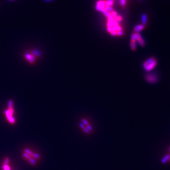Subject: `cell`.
I'll list each match as a JSON object with an SVG mask.
<instances>
[{
  "label": "cell",
  "mask_w": 170,
  "mask_h": 170,
  "mask_svg": "<svg viewBox=\"0 0 170 170\" xmlns=\"http://www.w3.org/2000/svg\"><path fill=\"white\" fill-rule=\"evenodd\" d=\"M144 26H143V25H139V26H137V27H136L135 29V30L136 31V32H138V31H140V30L143 29H144Z\"/></svg>",
  "instance_id": "8992f818"
},
{
  "label": "cell",
  "mask_w": 170,
  "mask_h": 170,
  "mask_svg": "<svg viewBox=\"0 0 170 170\" xmlns=\"http://www.w3.org/2000/svg\"><path fill=\"white\" fill-rule=\"evenodd\" d=\"M15 111L13 107L12 103L10 102L9 104L8 109L5 111V114L7 120L11 124H15L16 119L13 115L14 114Z\"/></svg>",
  "instance_id": "6da1fadb"
},
{
  "label": "cell",
  "mask_w": 170,
  "mask_h": 170,
  "mask_svg": "<svg viewBox=\"0 0 170 170\" xmlns=\"http://www.w3.org/2000/svg\"><path fill=\"white\" fill-rule=\"evenodd\" d=\"M2 170H12V167L10 164V161L9 158L5 159L1 165Z\"/></svg>",
  "instance_id": "3957f363"
},
{
  "label": "cell",
  "mask_w": 170,
  "mask_h": 170,
  "mask_svg": "<svg viewBox=\"0 0 170 170\" xmlns=\"http://www.w3.org/2000/svg\"><path fill=\"white\" fill-rule=\"evenodd\" d=\"M146 79L148 82L150 83H155L157 81V78L155 74H151L147 75Z\"/></svg>",
  "instance_id": "277c9868"
},
{
  "label": "cell",
  "mask_w": 170,
  "mask_h": 170,
  "mask_svg": "<svg viewBox=\"0 0 170 170\" xmlns=\"http://www.w3.org/2000/svg\"><path fill=\"white\" fill-rule=\"evenodd\" d=\"M137 39H138V41L139 42V44H141V46H143L144 45V41H143V39L139 35V34H137Z\"/></svg>",
  "instance_id": "5b68a950"
},
{
  "label": "cell",
  "mask_w": 170,
  "mask_h": 170,
  "mask_svg": "<svg viewBox=\"0 0 170 170\" xmlns=\"http://www.w3.org/2000/svg\"><path fill=\"white\" fill-rule=\"evenodd\" d=\"M48 1H49V0H48Z\"/></svg>",
  "instance_id": "7c38bea8"
},
{
  "label": "cell",
  "mask_w": 170,
  "mask_h": 170,
  "mask_svg": "<svg viewBox=\"0 0 170 170\" xmlns=\"http://www.w3.org/2000/svg\"><path fill=\"white\" fill-rule=\"evenodd\" d=\"M169 157H170L169 155H167L165 156L164 158L162 159V164H165V162L169 159Z\"/></svg>",
  "instance_id": "52a82bcc"
},
{
  "label": "cell",
  "mask_w": 170,
  "mask_h": 170,
  "mask_svg": "<svg viewBox=\"0 0 170 170\" xmlns=\"http://www.w3.org/2000/svg\"><path fill=\"white\" fill-rule=\"evenodd\" d=\"M126 0H121V4L122 6H124L126 4Z\"/></svg>",
  "instance_id": "ba28073f"
},
{
  "label": "cell",
  "mask_w": 170,
  "mask_h": 170,
  "mask_svg": "<svg viewBox=\"0 0 170 170\" xmlns=\"http://www.w3.org/2000/svg\"><path fill=\"white\" fill-rule=\"evenodd\" d=\"M156 63L157 62L156 59L154 58H151L144 62L143 67L145 70L147 72H150L156 67Z\"/></svg>",
  "instance_id": "7a4b0ae2"
},
{
  "label": "cell",
  "mask_w": 170,
  "mask_h": 170,
  "mask_svg": "<svg viewBox=\"0 0 170 170\" xmlns=\"http://www.w3.org/2000/svg\"><path fill=\"white\" fill-rule=\"evenodd\" d=\"M10 1H13V0H10Z\"/></svg>",
  "instance_id": "8fae6325"
},
{
  "label": "cell",
  "mask_w": 170,
  "mask_h": 170,
  "mask_svg": "<svg viewBox=\"0 0 170 170\" xmlns=\"http://www.w3.org/2000/svg\"><path fill=\"white\" fill-rule=\"evenodd\" d=\"M169 159H170V157H169Z\"/></svg>",
  "instance_id": "30bf717a"
},
{
  "label": "cell",
  "mask_w": 170,
  "mask_h": 170,
  "mask_svg": "<svg viewBox=\"0 0 170 170\" xmlns=\"http://www.w3.org/2000/svg\"><path fill=\"white\" fill-rule=\"evenodd\" d=\"M169 151H170V147H169Z\"/></svg>",
  "instance_id": "9c48e42d"
}]
</instances>
